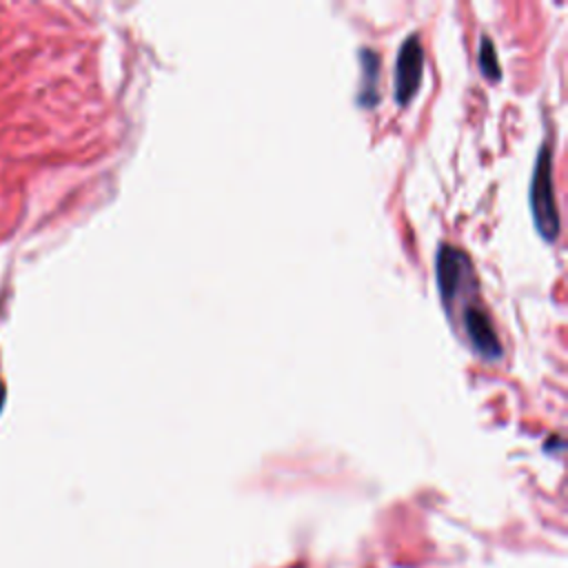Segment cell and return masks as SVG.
Listing matches in <instances>:
<instances>
[{
    "label": "cell",
    "mask_w": 568,
    "mask_h": 568,
    "mask_svg": "<svg viewBox=\"0 0 568 568\" xmlns=\"http://www.w3.org/2000/svg\"><path fill=\"white\" fill-rule=\"evenodd\" d=\"M530 211L539 235L555 242L559 235V211L552 189V151L544 144L537 153V164L530 180Z\"/></svg>",
    "instance_id": "cell-1"
},
{
    "label": "cell",
    "mask_w": 568,
    "mask_h": 568,
    "mask_svg": "<svg viewBox=\"0 0 568 568\" xmlns=\"http://www.w3.org/2000/svg\"><path fill=\"white\" fill-rule=\"evenodd\" d=\"M435 275L442 306L448 311L464 293V286L473 284V266L468 255L450 244H442L435 260Z\"/></svg>",
    "instance_id": "cell-2"
},
{
    "label": "cell",
    "mask_w": 568,
    "mask_h": 568,
    "mask_svg": "<svg viewBox=\"0 0 568 568\" xmlns=\"http://www.w3.org/2000/svg\"><path fill=\"white\" fill-rule=\"evenodd\" d=\"M424 71V49L419 38L413 33L408 36L397 53L395 64V100L399 104H408L422 84Z\"/></svg>",
    "instance_id": "cell-3"
},
{
    "label": "cell",
    "mask_w": 568,
    "mask_h": 568,
    "mask_svg": "<svg viewBox=\"0 0 568 568\" xmlns=\"http://www.w3.org/2000/svg\"><path fill=\"white\" fill-rule=\"evenodd\" d=\"M462 331L470 348L486 357V359H499L501 344L497 337V331L488 317V313L479 304H466L462 311Z\"/></svg>",
    "instance_id": "cell-4"
},
{
    "label": "cell",
    "mask_w": 568,
    "mask_h": 568,
    "mask_svg": "<svg viewBox=\"0 0 568 568\" xmlns=\"http://www.w3.org/2000/svg\"><path fill=\"white\" fill-rule=\"evenodd\" d=\"M362 84L357 93V102L362 106L377 104V80H379V55L371 49H362Z\"/></svg>",
    "instance_id": "cell-5"
},
{
    "label": "cell",
    "mask_w": 568,
    "mask_h": 568,
    "mask_svg": "<svg viewBox=\"0 0 568 568\" xmlns=\"http://www.w3.org/2000/svg\"><path fill=\"white\" fill-rule=\"evenodd\" d=\"M479 67H481V73H484L488 80H497V78H499V62H497V55H495V49H493L490 38H481Z\"/></svg>",
    "instance_id": "cell-6"
},
{
    "label": "cell",
    "mask_w": 568,
    "mask_h": 568,
    "mask_svg": "<svg viewBox=\"0 0 568 568\" xmlns=\"http://www.w3.org/2000/svg\"><path fill=\"white\" fill-rule=\"evenodd\" d=\"M2 402H4V384L0 379V406H2Z\"/></svg>",
    "instance_id": "cell-7"
}]
</instances>
